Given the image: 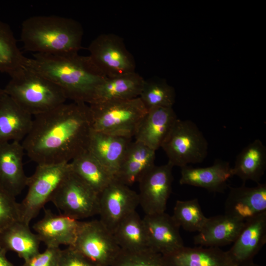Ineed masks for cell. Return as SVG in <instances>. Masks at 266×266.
Wrapping results in <instances>:
<instances>
[{
    "instance_id": "1",
    "label": "cell",
    "mask_w": 266,
    "mask_h": 266,
    "mask_svg": "<svg viewBox=\"0 0 266 266\" xmlns=\"http://www.w3.org/2000/svg\"><path fill=\"white\" fill-rule=\"evenodd\" d=\"M92 131L89 105L65 102L33 116L21 143L37 165L69 163L87 151Z\"/></svg>"
},
{
    "instance_id": "2",
    "label": "cell",
    "mask_w": 266,
    "mask_h": 266,
    "mask_svg": "<svg viewBox=\"0 0 266 266\" xmlns=\"http://www.w3.org/2000/svg\"><path fill=\"white\" fill-rule=\"evenodd\" d=\"M25 67L60 87L67 99L90 104L97 87L107 77L89 56L78 53L63 55L33 54Z\"/></svg>"
},
{
    "instance_id": "3",
    "label": "cell",
    "mask_w": 266,
    "mask_h": 266,
    "mask_svg": "<svg viewBox=\"0 0 266 266\" xmlns=\"http://www.w3.org/2000/svg\"><path fill=\"white\" fill-rule=\"evenodd\" d=\"M83 29L77 21L56 15L29 17L22 24L20 39L33 54L63 55L82 48Z\"/></svg>"
},
{
    "instance_id": "4",
    "label": "cell",
    "mask_w": 266,
    "mask_h": 266,
    "mask_svg": "<svg viewBox=\"0 0 266 266\" xmlns=\"http://www.w3.org/2000/svg\"><path fill=\"white\" fill-rule=\"evenodd\" d=\"M3 89L23 110L34 116L66 102L67 98L57 85L25 67L11 77Z\"/></svg>"
},
{
    "instance_id": "5",
    "label": "cell",
    "mask_w": 266,
    "mask_h": 266,
    "mask_svg": "<svg viewBox=\"0 0 266 266\" xmlns=\"http://www.w3.org/2000/svg\"><path fill=\"white\" fill-rule=\"evenodd\" d=\"M88 105L93 131L131 137L148 111L139 97Z\"/></svg>"
},
{
    "instance_id": "6",
    "label": "cell",
    "mask_w": 266,
    "mask_h": 266,
    "mask_svg": "<svg viewBox=\"0 0 266 266\" xmlns=\"http://www.w3.org/2000/svg\"><path fill=\"white\" fill-rule=\"evenodd\" d=\"M71 169L69 163L37 165L28 177L27 195L21 203V221L30 225Z\"/></svg>"
},
{
    "instance_id": "7",
    "label": "cell",
    "mask_w": 266,
    "mask_h": 266,
    "mask_svg": "<svg viewBox=\"0 0 266 266\" xmlns=\"http://www.w3.org/2000/svg\"><path fill=\"white\" fill-rule=\"evenodd\" d=\"M161 148L168 163L181 168L203 162L207 155L208 144L195 123L177 119Z\"/></svg>"
},
{
    "instance_id": "8",
    "label": "cell",
    "mask_w": 266,
    "mask_h": 266,
    "mask_svg": "<svg viewBox=\"0 0 266 266\" xmlns=\"http://www.w3.org/2000/svg\"><path fill=\"white\" fill-rule=\"evenodd\" d=\"M50 201L62 214L77 220L99 214V195L71 169L61 182Z\"/></svg>"
},
{
    "instance_id": "9",
    "label": "cell",
    "mask_w": 266,
    "mask_h": 266,
    "mask_svg": "<svg viewBox=\"0 0 266 266\" xmlns=\"http://www.w3.org/2000/svg\"><path fill=\"white\" fill-rule=\"evenodd\" d=\"M71 247L96 266H111L121 250L113 233L100 220L80 221Z\"/></svg>"
},
{
    "instance_id": "10",
    "label": "cell",
    "mask_w": 266,
    "mask_h": 266,
    "mask_svg": "<svg viewBox=\"0 0 266 266\" xmlns=\"http://www.w3.org/2000/svg\"><path fill=\"white\" fill-rule=\"evenodd\" d=\"M88 51L92 61L107 77L135 72L133 57L123 39L115 34L98 35L90 44Z\"/></svg>"
},
{
    "instance_id": "11",
    "label": "cell",
    "mask_w": 266,
    "mask_h": 266,
    "mask_svg": "<svg viewBox=\"0 0 266 266\" xmlns=\"http://www.w3.org/2000/svg\"><path fill=\"white\" fill-rule=\"evenodd\" d=\"M173 166H154L138 181L139 205L145 215L165 212L172 190Z\"/></svg>"
},
{
    "instance_id": "12",
    "label": "cell",
    "mask_w": 266,
    "mask_h": 266,
    "mask_svg": "<svg viewBox=\"0 0 266 266\" xmlns=\"http://www.w3.org/2000/svg\"><path fill=\"white\" fill-rule=\"evenodd\" d=\"M139 205L138 194L114 178L99 194L100 220L112 233Z\"/></svg>"
},
{
    "instance_id": "13",
    "label": "cell",
    "mask_w": 266,
    "mask_h": 266,
    "mask_svg": "<svg viewBox=\"0 0 266 266\" xmlns=\"http://www.w3.org/2000/svg\"><path fill=\"white\" fill-rule=\"evenodd\" d=\"M149 249L163 255L183 247L179 226L165 212L145 215L142 218Z\"/></svg>"
},
{
    "instance_id": "14",
    "label": "cell",
    "mask_w": 266,
    "mask_h": 266,
    "mask_svg": "<svg viewBox=\"0 0 266 266\" xmlns=\"http://www.w3.org/2000/svg\"><path fill=\"white\" fill-rule=\"evenodd\" d=\"M225 202V213L245 222L266 212V184L249 187L245 183L231 187Z\"/></svg>"
},
{
    "instance_id": "15",
    "label": "cell",
    "mask_w": 266,
    "mask_h": 266,
    "mask_svg": "<svg viewBox=\"0 0 266 266\" xmlns=\"http://www.w3.org/2000/svg\"><path fill=\"white\" fill-rule=\"evenodd\" d=\"M80 221L50 209L44 210L43 217L33 226L40 241L46 247L72 246L75 242Z\"/></svg>"
},
{
    "instance_id": "16",
    "label": "cell",
    "mask_w": 266,
    "mask_h": 266,
    "mask_svg": "<svg viewBox=\"0 0 266 266\" xmlns=\"http://www.w3.org/2000/svg\"><path fill=\"white\" fill-rule=\"evenodd\" d=\"M177 119L172 107L148 109L135 132V141L156 151L161 147Z\"/></svg>"
},
{
    "instance_id": "17",
    "label": "cell",
    "mask_w": 266,
    "mask_h": 266,
    "mask_svg": "<svg viewBox=\"0 0 266 266\" xmlns=\"http://www.w3.org/2000/svg\"><path fill=\"white\" fill-rule=\"evenodd\" d=\"M266 243V212H265L245 222L228 251L239 266L253 261Z\"/></svg>"
},
{
    "instance_id": "18",
    "label": "cell",
    "mask_w": 266,
    "mask_h": 266,
    "mask_svg": "<svg viewBox=\"0 0 266 266\" xmlns=\"http://www.w3.org/2000/svg\"><path fill=\"white\" fill-rule=\"evenodd\" d=\"M24 154L20 142L0 143V184L15 197L27 186L28 177L24 169Z\"/></svg>"
},
{
    "instance_id": "19",
    "label": "cell",
    "mask_w": 266,
    "mask_h": 266,
    "mask_svg": "<svg viewBox=\"0 0 266 266\" xmlns=\"http://www.w3.org/2000/svg\"><path fill=\"white\" fill-rule=\"evenodd\" d=\"M233 176L229 163L216 160L210 166L181 167L179 183L202 188L213 193H223L229 187L228 181Z\"/></svg>"
},
{
    "instance_id": "20",
    "label": "cell",
    "mask_w": 266,
    "mask_h": 266,
    "mask_svg": "<svg viewBox=\"0 0 266 266\" xmlns=\"http://www.w3.org/2000/svg\"><path fill=\"white\" fill-rule=\"evenodd\" d=\"M132 142L130 136L93 130L87 150L115 176Z\"/></svg>"
},
{
    "instance_id": "21",
    "label": "cell",
    "mask_w": 266,
    "mask_h": 266,
    "mask_svg": "<svg viewBox=\"0 0 266 266\" xmlns=\"http://www.w3.org/2000/svg\"><path fill=\"white\" fill-rule=\"evenodd\" d=\"M245 222L226 214L207 218L201 229L194 237L199 246L220 247L233 243Z\"/></svg>"
},
{
    "instance_id": "22",
    "label": "cell",
    "mask_w": 266,
    "mask_h": 266,
    "mask_svg": "<svg viewBox=\"0 0 266 266\" xmlns=\"http://www.w3.org/2000/svg\"><path fill=\"white\" fill-rule=\"evenodd\" d=\"M163 256L168 266H238L228 251L219 247L184 246Z\"/></svg>"
},
{
    "instance_id": "23",
    "label": "cell",
    "mask_w": 266,
    "mask_h": 266,
    "mask_svg": "<svg viewBox=\"0 0 266 266\" xmlns=\"http://www.w3.org/2000/svg\"><path fill=\"white\" fill-rule=\"evenodd\" d=\"M33 119L4 92L0 99V143L21 142L31 129Z\"/></svg>"
},
{
    "instance_id": "24",
    "label": "cell",
    "mask_w": 266,
    "mask_h": 266,
    "mask_svg": "<svg viewBox=\"0 0 266 266\" xmlns=\"http://www.w3.org/2000/svg\"><path fill=\"white\" fill-rule=\"evenodd\" d=\"M156 151L142 143L132 141L128 147L115 178L130 186L155 166Z\"/></svg>"
},
{
    "instance_id": "25",
    "label": "cell",
    "mask_w": 266,
    "mask_h": 266,
    "mask_svg": "<svg viewBox=\"0 0 266 266\" xmlns=\"http://www.w3.org/2000/svg\"><path fill=\"white\" fill-rule=\"evenodd\" d=\"M144 82L143 78L136 72L107 77L97 87L90 104L138 98Z\"/></svg>"
},
{
    "instance_id": "26",
    "label": "cell",
    "mask_w": 266,
    "mask_h": 266,
    "mask_svg": "<svg viewBox=\"0 0 266 266\" xmlns=\"http://www.w3.org/2000/svg\"><path fill=\"white\" fill-rule=\"evenodd\" d=\"M40 241L28 225L16 221L0 232V246L7 252L16 253L26 261L39 252Z\"/></svg>"
},
{
    "instance_id": "27",
    "label": "cell",
    "mask_w": 266,
    "mask_h": 266,
    "mask_svg": "<svg viewBox=\"0 0 266 266\" xmlns=\"http://www.w3.org/2000/svg\"><path fill=\"white\" fill-rule=\"evenodd\" d=\"M266 169V147L261 140L256 139L237 155L232 172L243 183L250 180L259 184Z\"/></svg>"
},
{
    "instance_id": "28",
    "label": "cell",
    "mask_w": 266,
    "mask_h": 266,
    "mask_svg": "<svg viewBox=\"0 0 266 266\" xmlns=\"http://www.w3.org/2000/svg\"><path fill=\"white\" fill-rule=\"evenodd\" d=\"M71 170L99 195L115 178L88 150L70 162Z\"/></svg>"
},
{
    "instance_id": "29",
    "label": "cell",
    "mask_w": 266,
    "mask_h": 266,
    "mask_svg": "<svg viewBox=\"0 0 266 266\" xmlns=\"http://www.w3.org/2000/svg\"><path fill=\"white\" fill-rule=\"evenodd\" d=\"M113 233L122 250L134 252L149 249L142 218L136 210L123 219Z\"/></svg>"
},
{
    "instance_id": "30",
    "label": "cell",
    "mask_w": 266,
    "mask_h": 266,
    "mask_svg": "<svg viewBox=\"0 0 266 266\" xmlns=\"http://www.w3.org/2000/svg\"><path fill=\"white\" fill-rule=\"evenodd\" d=\"M27 59L10 26L0 20V72L12 77L25 67Z\"/></svg>"
},
{
    "instance_id": "31",
    "label": "cell",
    "mask_w": 266,
    "mask_h": 266,
    "mask_svg": "<svg viewBox=\"0 0 266 266\" xmlns=\"http://www.w3.org/2000/svg\"><path fill=\"white\" fill-rule=\"evenodd\" d=\"M139 98L147 110L155 107H172L175 93L165 80H144Z\"/></svg>"
},
{
    "instance_id": "32",
    "label": "cell",
    "mask_w": 266,
    "mask_h": 266,
    "mask_svg": "<svg viewBox=\"0 0 266 266\" xmlns=\"http://www.w3.org/2000/svg\"><path fill=\"white\" fill-rule=\"evenodd\" d=\"M172 217L180 228L191 232H199L207 219L204 215L198 199L196 198L177 200Z\"/></svg>"
},
{
    "instance_id": "33",
    "label": "cell",
    "mask_w": 266,
    "mask_h": 266,
    "mask_svg": "<svg viewBox=\"0 0 266 266\" xmlns=\"http://www.w3.org/2000/svg\"><path fill=\"white\" fill-rule=\"evenodd\" d=\"M111 266H168L163 255L150 249L139 251L121 250Z\"/></svg>"
},
{
    "instance_id": "34",
    "label": "cell",
    "mask_w": 266,
    "mask_h": 266,
    "mask_svg": "<svg viewBox=\"0 0 266 266\" xmlns=\"http://www.w3.org/2000/svg\"><path fill=\"white\" fill-rule=\"evenodd\" d=\"M15 197L0 184V232L21 221L20 205Z\"/></svg>"
},
{
    "instance_id": "35",
    "label": "cell",
    "mask_w": 266,
    "mask_h": 266,
    "mask_svg": "<svg viewBox=\"0 0 266 266\" xmlns=\"http://www.w3.org/2000/svg\"><path fill=\"white\" fill-rule=\"evenodd\" d=\"M62 249L60 247H46L29 260L22 266H58Z\"/></svg>"
},
{
    "instance_id": "36",
    "label": "cell",
    "mask_w": 266,
    "mask_h": 266,
    "mask_svg": "<svg viewBox=\"0 0 266 266\" xmlns=\"http://www.w3.org/2000/svg\"><path fill=\"white\" fill-rule=\"evenodd\" d=\"M58 266H96L73 247L62 250Z\"/></svg>"
},
{
    "instance_id": "37",
    "label": "cell",
    "mask_w": 266,
    "mask_h": 266,
    "mask_svg": "<svg viewBox=\"0 0 266 266\" xmlns=\"http://www.w3.org/2000/svg\"><path fill=\"white\" fill-rule=\"evenodd\" d=\"M7 251L0 246V266H15L7 258Z\"/></svg>"
},
{
    "instance_id": "38",
    "label": "cell",
    "mask_w": 266,
    "mask_h": 266,
    "mask_svg": "<svg viewBox=\"0 0 266 266\" xmlns=\"http://www.w3.org/2000/svg\"><path fill=\"white\" fill-rule=\"evenodd\" d=\"M238 266H261L254 263L253 261H252L249 262L244 263L240 265H239Z\"/></svg>"
},
{
    "instance_id": "39",
    "label": "cell",
    "mask_w": 266,
    "mask_h": 266,
    "mask_svg": "<svg viewBox=\"0 0 266 266\" xmlns=\"http://www.w3.org/2000/svg\"><path fill=\"white\" fill-rule=\"evenodd\" d=\"M3 94H4L3 89H1L0 87V99L1 98V97H2Z\"/></svg>"
}]
</instances>
